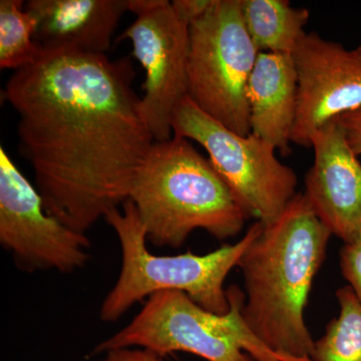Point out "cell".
<instances>
[{"mask_svg":"<svg viewBox=\"0 0 361 361\" xmlns=\"http://www.w3.org/2000/svg\"><path fill=\"white\" fill-rule=\"evenodd\" d=\"M21 0L0 1V68L13 71L32 65L42 54L35 42V23Z\"/></svg>","mask_w":361,"mask_h":361,"instance_id":"cell-16","label":"cell"},{"mask_svg":"<svg viewBox=\"0 0 361 361\" xmlns=\"http://www.w3.org/2000/svg\"><path fill=\"white\" fill-rule=\"evenodd\" d=\"M129 58L44 52L13 71L4 99L47 212L85 234L129 200L152 147Z\"/></svg>","mask_w":361,"mask_h":361,"instance_id":"cell-1","label":"cell"},{"mask_svg":"<svg viewBox=\"0 0 361 361\" xmlns=\"http://www.w3.org/2000/svg\"><path fill=\"white\" fill-rule=\"evenodd\" d=\"M247 32L259 52L291 54L310 20L306 8L292 7L288 0H241Z\"/></svg>","mask_w":361,"mask_h":361,"instance_id":"cell-14","label":"cell"},{"mask_svg":"<svg viewBox=\"0 0 361 361\" xmlns=\"http://www.w3.org/2000/svg\"><path fill=\"white\" fill-rule=\"evenodd\" d=\"M331 236L305 196L297 193L274 222L264 225L240 260L244 322L287 361H312L315 341L304 310Z\"/></svg>","mask_w":361,"mask_h":361,"instance_id":"cell-2","label":"cell"},{"mask_svg":"<svg viewBox=\"0 0 361 361\" xmlns=\"http://www.w3.org/2000/svg\"><path fill=\"white\" fill-rule=\"evenodd\" d=\"M104 220L115 231L122 251L120 275L104 297L99 319L115 322L135 304L160 291L187 294L204 310L223 315L230 310L225 280L264 225L256 221L245 236L233 245L205 255L187 252L176 256L154 255L147 247V233L133 202L114 209Z\"/></svg>","mask_w":361,"mask_h":361,"instance_id":"cell-4","label":"cell"},{"mask_svg":"<svg viewBox=\"0 0 361 361\" xmlns=\"http://www.w3.org/2000/svg\"><path fill=\"white\" fill-rule=\"evenodd\" d=\"M0 244L20 270L82 269L90 240L47 212L42 196L0 147Z\"/></svg>","mask_w":361,"mask_h":361,"instance_id":"cell-8","label":"cell"},{"mask_svg":"<svg viewBox=\"0 0 361 361\" xmlns=\"http://www.w3.org/2000/svg\"><path fill=\"white\" fill-rule=\"evenodd\" d=\"M297 73L291 54L259 52L247 85L251 134L282 156L291 153L297 111Z\"/></svg>","mask_w":361,"mask_h":361,"instance_id":"cell-13","label":"cell"},{"mask_svg":"<svg viewBox=\"0 0 361 361\" xmlns=\"http://www.w3.org/2000/svg\"><path fill=\"white\" fill-rule=\"evenodd\" d=\"M259 51L241 14V0H215L189 26L187 97L240 135L251 134L247 85Z\"/></svg>","mask_w":361,"mask_h":361,"instance_id":"cell-6","label":"cell"},{"mask_svg":"<svg viewBox=\"0 0 361 361\" xmlns=\"http://www.w3.org/2000/svg\"><path fill=\"white\" fill-rule=\"evenodd\" d=\"M291 56L298 84L291 142L311 148L316 130L361 108V52L305 32Z\"/></svg>","mask_w":361,"mask_h":361,"instance_id":"cell-10","label":"cell"},{"mask_svg":"<svg viewBox=\"0 0 361 361\" xmlns=\"http://www.w3.org/2000/svg\"><path fill=\"white\" fill-rule=\"evenodd\" d=\"M97 361H164L163 357L147 349L130 348L115 349Z\"/></svg>","mask_w":361,"mask_h":361,"instance_id":"cell-20","label":"cell"},{"mask_svg":"<svg viewBox=\"0 0 361 361\" xmlns=\"http://www.w3.org/2000/svg\"><path fill=\"white\" fill-rule=\"evenodd\" d=\"M215 0H174L171 1L178 18L188 26L200 20L213 6Z\"/></svg>","mask_w":361,"mask_h":361,"instance_id":"cell-18","label":"cell"},{"mask_svg":"<svg viewBox=\"0 0 361 361\" xmlns=\"http://www.w3.org/2000/svg\"><path fill=\"white\" fill-rule=\"evenodd\" d=\"M227 294L230 310L219 315L204 310L184 292H157L129 324L97 343L90 356L137 348L163 358L187 353L207 361H287L247 326L242 316L245 293L232 285Z\"/></svg>","mask_w":361,"mask_h":361,"instance_id":"cell-5","label":"cell"},{"mask_svg":"<svg viewBox=\"0 0 361 361\" xmlns=\"http://www.w3.org/2000/svg\"><path fill=\"white\" fill-rule=\"evenodd\" d=\"M349 147L357 157H361V108L338 116Z\"/></svg>","mask_w":361,"mask_h":361,"instance_id":"cell-19","label":"cell"},{"mask_svg":"<svg viewBox=\"0 0 361 361\" xmlns=\"http://www.w3.org/2000/svg\"><path fill=\"white\" fill-rule=\"evenodd\" d=\"M135 16L120 39L132 42L133 56L146 73L140 102L142 118L155 142L168 141L176 109L187 97L189 26L168 0Z\"/></svg>","mask_w":361,"mask_h":361,"instance_id":"cell-9","label":"cell"},{"mask_svg":"<svg viewBox=\"0 0 361 361\" xmlns=\"http://www.w3.org/2000/svg\"><path fill=\"white\" fill-rule=\"evenodd\" d=\"M341 269L344 279L361 302V236L344 243L341 250Z\"/></svg>","mask_w":361,"mask_h":361,"instance_id":"cell-17","label":"cell"},{"mask_svg":"<svg viewBox=\"0 0 361 361\" xmlns=\"http://www.w3.org/2000/svg\"><path fill=\"white\" fill-rule=\"evenodd\" d=\"M173 137L198 142L249 218L270 225L296 196V173L276 149L255 135H240L201 111L186 97L176 109Z\"/></svg>","mask_w":361,"mask_h":361,"instance_id":"cell-7","label":"cell"},{"mask_svg":"<svg viewBox=\"0 0 361 361\" xmlns=\"http://www.w3.org/2000/svg\"><path fill=\"white\" fill-rule=\"evenodd\" d=\"M356 49H357L358 51H360L361 52V44L358 45V47H356Z\"/></svg>","mask_w":361,"mask_h":361,"instance_id":"cell-21","label":"cell"},{"mask_svg":"<svg viewBox=\"0 0 361 361\" xmlns=\"http://www.w3.org/2000/svg\"><path fill=\"white\" fill-rule=\"evenodd\" d=\"M314 161L303 195L318 219L343 243L361 236V163L338 118L311 137Z\"/></svg>","mask_w":361,"mask_h":361,"instance_id":"cell-11","label":"cell"},{"mask_svg":"<svg viewBox=\"0 0 361 361\" xmlns=\"http://www.w3.org/2000/svg\"><path fill=\"white\" fill-rule=\"evenodd\" d=\"M339 315L315 341L312 361H361V302L349 285L336 293Z\"/></svg>","mask_w":361,"mask_h":361,"instance_id":"cell-15","label":"cell"},{"mask_svg":"<svg viewBox=\"0 0 361 361\" xmlns=\"http://www.w3.org/2000/svg\"><path fill=\"white\" fill-rule=\"evenodd\" d=\"M129 200L148 242L158 247L179 248L199 229L218 240L233 238L249 218L209 159L183 137L155 142Z\"/></svg>","mask_w":361,"mask_h":361,"instance_id":"cell-3","label":"cell"},{"mask_svg":"<svg viewBox=\"0 0 361 361\" xmlns=\"http://www.w3.org/2000/svg\"><path fill=\"white\" fill-rule=\"evenodd\" d=\"M35 42L44 52L106 56L128 0H30Z\"/></svg>","mask_w":361,"mask_h":361,"instance_id":"cell-12","label":"cell"}]
</instances>
